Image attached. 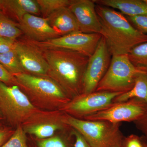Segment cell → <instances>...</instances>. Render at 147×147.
<instances>
[{"instance_id":"cell-26","label":"cell","mask_w":147,"mask_h":147,"mask_svg":"<svg viewBox=\"0 0 147 147\" xmlns=\"http://www.w3.org/2000/svg\"><path fill=\"white\" fill-rule=\"evenodd\" d=\"M121 147H144L142 137L134 134L125 137Z\"/></svg>"},{"instance_id":"cell-3","label":"cell","mask_w":147,"mask_h":147,"mask_svg":"<svg viewBox=\"0 0 147 147\" xmlns=\"http://www.w3.org/2000/svg\"><path fill=\"white\" fill-rule=\"evenodd\" d=\"M13 75L17 86L38 109L59 110L70 100L57 84L49 77L26 73Z\"/></svg>"},{"instance_id":"cell-15","label":"cell","mask_w":147,"mask_h":147,"mask_svg":"<svg viewBox=\"0 0 147 147\" xmlns=\"http://www.w3.org/2000/svg\"><path fill=\"white\" fill-rule=\"evenodd\" d=\"M2 5L3 13L17 24L27 14L41 16L36 0H2Z\"/></svg>"},{"instance_id":"cell-10","label":"cell","mask_w":147,"mask_h":147,"mask_svg":"<svg viewBox=\"0 0 147 147\" xmlns=\"http://www.w3.org/2000/svg\"><path fill=\"white\" fill-rule=\"evenodd\" d=\"M101 37L100 34L78 31L44 42H36L26 38L39 48L67 49L79 52L90 57L94 53Z\"/></svg>"},{"instance_id":"cell-4","label":"cell","mask_w":147,"mask_h":147,"mask_svg":"<svg viewBox=\"0 0 147 147\" xmlns=\"http://www.w3.org/2000/svg\"><path fill=\"white\" fill-rule=\"evenodd\" d=\"M63 121L69 127L78 131L92 147L122 146L125 136L120 130V123L77 119L65 113Z\"/></svg>"},{"instance_id":"cell-18","label":"cell","mask_w":147,"mask_h":147,"mask_svg":"<svg viewBox=\"0 0 147 147\" xmlns=\"http://www.w3.org/2000/svg\"><path fill=\"white\" fill-rule=\"evenodd\" d=\"M135 98L144 100L147 105V70L139 73L135 79L132 88L117 96L113 102H123Z\"/></svg>"},{"instance_id":"cell-29","label":"cell","mask_w":147,"mask_h":147,"mask_svg":"<svg viewBox=\"0 0 147 147\" xmlns=\"http://www.w3.org/2000/svg\"><path fill=\"white\" fill-rule=\"evenodd\" d=\"M136 127L143 134L142 138L147 143V110L142 117L134 122Z\"/></svg>"},{"instance_id":"cell-5","label":"cell","mask_w":147,"mask_h":147,"mask_svg":"<svg viewBox=\"0 0 147 147\" xmlns=\"http://www.w3.org/2000/svg\"><path fill=\"white\" fill-rule=\"evenodd\" d=\"M144 70L135 66L127 55L112 56L109 68L95 91L124 93L132 88L137 75Z\"/></svg>"},{"instance_id":"cell-28","label":"cell","mask_w":147,"mask_h":147,"mask_svg":"<svg viewBox=\"0 0 147 147\" xmlns=\"http://www.w3.org/2000/svg\"><path fill=\"white\" fill-rule=\"evenodd\" d=\"M15 131L11 127L7 126L0 123V147L3 146Z\"/></svg>"},{"instance_id":"cell-1","label":"cell","mask_w":147,"mask_h":147,"mask_svg":"<svg viewBox=\"0 0 147 147\" xmlns=\"http://www.w3.org/2000/svg\"><path fill=\"white\" fill-rule=\"evenodd\" d=\"M37 47L48 64V77L57 84L67 96L71 99L83 93L84 74L89 57L67 49Z\"/></svg>"},{"instance_id":"cell-17","label":"cell","mask_w":147,"mask_h":147,"mask_svg":"<svg viewBox=\"0 0 147 147\" xmlns=\"http://www.w3.org/2000/svg\"><path fill=\"white\" fill-rule=\"evenodd\" d=\"M95 3L117 9L125 16L147 15V3L140 0H93Z\"/></svg>"},{"instance_id":"cell-27","label":"cell","mask_w":147,"mask_h":147,"mask_svg":"<svg viewBox=\"0 0 147 147\" xmlns=\"http://www.w3.org/2000/svg\"><path fill=\"white\" fill-rule=\"evenodd\" d=\"M0 82L9 86H17V83L15 77L4 68L0 64Z\"/></svg>"},{"instance_id":"cell-9","label":"cell","mask_w":147,"mask_h":147,"mask_svg":"<svg viewBox=\"0 0 147 147\" xmlns=\"http://www.w3.org/2000/svg\"><path fill=\"white\" fill-rule=\"evenodd\" d=\"M64 113L59 110L38 109L21 125L26 134L35 136L38 139L54 136L58 130L68 128L63 121Z\"/></svg>"},{"instance_id":"cell-6","label":"cell","mask_w":147,"mask_h":147,"mask_svg":"<svg viewBox=\"0 0 147 147\" xmlns=\"http://www.w3.org/2000/svg\"><path fill=\"white\" fill-rule=\"evenodd\" d=\"M38 109L18 86L0 82V110L11 127L21 125Z\"/></svg>"},{"instance_id":"cell-24","label":"cell","mask_w":147,"mask_h":147,"mask_svg":"<svg viewBox=\"0 0 147 147\" xmlns=\"http://www.w3.org/2000/svg\"><path fill=\"white\" fill-rule=\"evenodd\" d=\"M67 139L54 135L46 139H38L37 145L38 147H74Z\"/></svg>"},{"instance_id":"cell-30","label":"cell","mask_w":147,"mask_h":147,"mask_svg":"<svg viewBox=\"0 0 147 147\" xmlns=\"http://www.w3.org/2000/svg\"><path fill=\"white\" fill-rule=\"evenodd\" d=\"M16 40L0 36V54L7 53L15 49Z\"/></svg>"},{"instance_id":"cell-7","label":"cell","mask_w":147,"mask_h":147,"mask_svg":"<svg viewBox=\"0 0 147 147\" xmlns=\"http://www.w3.org/2000/svg\"><path fill=\"white\" fill-rule=\"evenodd\" d=\"M123 93L95 91L82 93L71 98L59 109L64 113L79 119L106 109Z\"/></svg>"},{"instance_id":"cell-8","label":"cell","mask_w":147,"mask_h":147,"mask_svg":"<svg viewBox=\"0 0 147 147\" xmlns=\"http://www.w3.org/2000/svg\"><path fill=\"white\" fill-rule=\"evenodd\" d=\"M147 110L146 102L135 98L123 102H113L106 109L82 119L107 121L116 123L122 122H134L144 115Z\"/></svg>"},{"instance_id":"cell-20","label":"cell","mask_w":147,"mask_h":147,"mask_svg":"<svg viewBox=\"0 0 147 147\" xmlns=\"http://www.w3.org/2000/svg\"><path fill=\"white\" fill-rule=\"evenodd\" d=\"M0 64L12 75L25 73L15 49L7 53L0 54Z\"/></svg>"},{"instance_id":"cell-33","label":"cell","mask_w":147,"mask_h":147,"mask_svg":"<svg viewBox=\"0 0 147 147\" xmlns=\"http://www.w3.org/2000/svg\"><path fill=\"white\" fill-rule=\"evenodd\" d=\"M3 119H4L3 117L2 114L0 110V121Z\"/></svg>"},{"instance_id":"cell-13","label":"cell","mask_w":147,"mask_h":147,"mask_svg":"<svg viewBox=\"0 0 147 147\" xmlns=\"http://www.w3.org/2000/svg\"><path fill=\"white\" fill-rule=\"evenodd\" d=\"M96 5L93 1L91 0H74L69 6L80 32L87 34L100 33L101 25Z\"/></svg>"},{"instance_id":"cell-12","label":"cell","mask_w":147,"mask_h":147,"mask_svg":"<svg viewBox=\"0 0 147 147\" xmlns=\"http://www.w3.org/2000/svg\"><path fill=\"white\" fill-rule=\"evenodd\" d=\"M15 50L25 73L48 77V64L37 47L24 38L16 40Z\"/></svg>"},{"instance_id":"cell-11","label":"cell","mask_w":147,"mask_h":147,"mask_svg":"<svg viewBox=\"0 0 147 147\" xmlns=\"http://www.w3.org/2000/svg\"><path fill=\"white\" fill-rule=\"evenodd\" d=\"M112 57L106 41L102 36L94 53L89 57L84 74L83 93L95 91L109 68Z\"/></svg>"},{"instance_id":"cell-16","label":"cell","mask_w":147,"mask_h":147,"mask_svg":"<svg viewBox=\"0 0 147 147\" xmlns=\"http://www.w3.org/2000/svg\"><path fill=\"white\" fill-rule=\"evenodd\" d=\"M46 18L50 26L60 37L80 31L76 18L69 7L61 9Z\"/></svg>"},{"instance_id":"cell-14","label":"cell","mask_w":147,"mask_h":147,"mask_svg":"<svg viewBox=\"0 0 147 147\" xmlns=\"http://www.w3.org/2000/svg\"><path fill=\"white\" fill-rule=\"evenodd\" d=\"M17 25L26 38L32 41L44 42L60 37L50 26L47 18L41 16L27 14Z\"/></svg>"},{"instance_id":"cell-25","label":"cell","mask_w":147,"mask_h":147,"mask_svg":"<svg viewBox=\"0 0 147 147\" xmlns=\"http://www.w3.org/2000/svg\"><path fill=\"white\" fill-rule=\"evenodd\" d=\"M131 24L139 31L147 34V16L139 15L133 16H125Z\"/></svg>"},{"instance_id":"cell-34","label":"cell","mask_w":147,"mask_h":147,"mask_svg":"<svg viewBox=\"0 0 147 147\" xmlns=\"http://www.w3.org/2000/svg\"><path fill=\"white\" fill-rule=\"evenodd\" d=\"M2 0H0V11H2Z\"/></svg>"},{"instance_id":"cell-32","label":"cell","mask_w":147,"mask_h":147,"mask_svg":"<svg viewBox=\"0 0 147 147\" xmlns=\"http://www.w3.org/2000/svg\"><path fill=\"white\" fill-rule=\"evenodd\" d=\"M142 141H143V145H144V147H147V143L146 142H145L144 139L142 138Z\"/></svg>"},{"instance_id":"cell-22","label":"cell","mask_w":147,"mask_h":147,"mask_svg":"<svg viewBox=\"0 0 147 147\" xmlns=\"http://www.w3.org/2000/svg\"><path fill=\"white\" fill-rule=\"evenodd\" d=\"M127 56L135 66L147 71V42L134 47Z\"/></svg>"},{"instance_id":"cell-2","label":"cell","mask_w":147,"mask_h":147,"mask_svg":"<svg viewBox=\"0 0 147 147\" xmlns=\"http://www.w3.org/2000/svg\"><path fill=\"white\" fill-rule=\"evenodd\" d=\"M96 9L101 25L100 34L112 56L127 55L134 47L147 42V34L136 29L120 12L97 4Z\"/></svg>"},{"instance_id":"cell-23","label":"cell","mask_w":147,"mask_h":147,"mask_svg":"<svg viewBox=\"0 0 147 147\" xmlns=\"http://www.w3.org/2000/svg\"><path fill=\"white\" fill-rule=\"evenodd\" d=\"M27 141L26 134L22 125H19L15 128L13 135L1 147H28Z\"/></svg>"},{"instance_id":"cell-19","label":"cell","mask_w":147,"mask_h":147,"mask_svg":"<svg viewBox=\"0 0 147 147\" xmlns=\"http://www.w3.org/2000/svg\"><path fill=\"white\" fill-rule=\"evenodd\" d=\"M23 34L17 23L0 11V36L13 40L18 39Z\"/></svg>"},{"instance_id":"cell-21","label":"cell","mask_w":147,"mask_h":147,"mask_svg":"<svg viewBox=\"0 0 147 147\" xmlns=\"http://www.w3.org/2000/svg\"><path fill=\"white\" fill-rule=\"evenodd\" d=\"M41 17L47 18L50 14L61 9L69 7L74 0H36Z\"/></svg>"},{"instance_id":"cell-31","label":"cell","mask_w":147,"mask_h":147,"mask_svg":"<svg viewBox=\"0 0 147 147\" xmlns=\"http://www.w3.org/2000/svg\"><path fill=\"white\" fill-rule=\"evenodd\" d=\"M72 132L74 137V147H92L78 131L72 129Z\"/></svg>"}]
</instances>
